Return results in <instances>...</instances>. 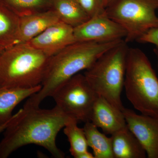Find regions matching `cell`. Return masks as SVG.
Wrapping results in <instances>:
<instances>
[{"instance_id": "obj_1", "label": "cell", "mask_w": 158, "mask_h": 158, "mask_svg": "<svg viewBox=\"0 0 158 158\" xmlns=\"http://www.w3.org/2000/svg\"><path fill=\"white\" fill-rule=\"evenodd\" d=\"M4 131L0 141V158H7L19 148L34 144L44 148L53 156L65 157L57 147L58 133L70 116L55 106L51 109L23 108Z\"/></svg>"}, {"instance_id": "obj_2", "label": "cell", "mask_w": 158, "mask_h": 158, "mask_svg": "<svg viewBox=\"0 0 158 158\" xmlns=\"http://www.w3.org/2000/svg\"><path fill=\"white\" fill-rule=\"evenodd\" d=\"M108 42H75L50 57L41 88L28 99L24 108L40 107L62 85L82 70L88 69L105 52L123 40Z\"/></svg>"}, {"instance_id": "obj_3", "label": "cell", "mask_w": 158, "mask_h": 158, "mask_svg": "<svg viewBox=\"0 0 158 158\" xmlns=\"http://www.w3.org/2000/svg\"><path fill=\"white\" fill-rule=\"evenodd\" d=\"M50 57L27 43L3 50L0 53V89L41 85Z\"/></svg>"}, {"instance_id": "obj_4", "label": "cell", "mask_w": 158, "mask_h": 158, "mask_svg": "<svg viewBox=\"0 0 158 158\" xmlns=\"http://www.w3.org/2000/svg\"><path fill=\"white\" fill-rule=\"evenodd\" d=\"M124 88L135 110L158 118V78L148 58L139 48H129Z\"/></svg>"}, {"instance_id": "obj_5", "label": "cell", "mask_w": 158, "mask_h": 158, "mask_svg": "<svg viewBox=\"0 0 158 158\" xmlns=\"http://www.w3.org/2000/svg\"><path fill=\"white\" fill-rule=\"evenodd\" d=\"M129 48L127 43L123 40L99 57L84 73L96 94L122 111L124 107L121 95Z\"/></svg>"}, {"instance_id": "obj_6", "label": "cell", "mask_w": 158, "mask_h": 158, "mask_svg": "<svg viewBox=\"0 0 158 158\" xmlns=\"http://www.w3.org/2000/svg\"><path fill=\"white\" fill-rule=\"evenodd\" d=\"M157 9L158 0H115L107 7L106 13L126 30L124 40L128 43L158 27Z\"/></svg>"}, {"instance_id": "obj_7", "label": "cell", "mask_w": 158, "mask_h": 158, "mask_svg": "<svg viewBox=\"0 0 158 158\" xmlns=\"http://www.w3.org/2000/svg\"><path fill=\"white\" fill-rule=\"evenodd\" d=\"M98 95L84 74L78 73L62 85L53 94L56 106L78 121H90L94 105Z\"/></svg>"}, {"instance_id": "obj_8", "label": "cell", "mask_w": 158, "mask_h": 158, "mask_svg": "<svg viewBox=\"0 0 158 158\" xmlns=\"http://www.w3.org/2000/svg\"><path fill=\"white\" fill-rule=\"evenodd\" d=\"M127 31L106 13L90 18L74 28L75 42H108L124 40Z\"/></svg>"}, {"instance_id": "obj_9", "label": "cell", "mask_w": 158, "mask_h": 158, "mask_svg": "<svg viewBox=\"0 0 158 158\" xmlns=\"http://www.w3.org/2000/svg\"><path fill=\"white\" fill-rule=\"evenodd\" d=\"M127 125L145 151L148 158H158V118L122 110Z\"/></svg>"}, {"instance_id": "obj_10", "label": "cell", "mask_w": 158, "mask_h": 158, "mask_svg": "<svg viewBox=\"0 0 158 158\" xmlns=\"http://www.w3.org/2000/svg\"><path fill=\"white\" fill-rule=\"evenodd\" d=\"M75 42L74 28L59 21L26 43L51 57Z\"/></svg>"}, {"instance_id": "obj_11", "label": "cell", "mask_w": 158, "mask_h": 158, "mask_svg": "<svg viewBox=\"0 0 158 158\" xmlns=\"http://www.w3.org/2000/svg\"><path fill=\"white\" fill-rule=\"evenodd\" d=\"M90 121L107 135H113L127 126L122 111L99 96L92 108Z\"/></svg>"}, {"instance_id": "obj_12", "label": "cell", "mask_w": 158, "mask_h": 158, "mask_svg": "<svg viewBox=\"0 0 158 158\" xmlns=\"http://www.w3.org/2000/svg\"><path fill=\"white\" fill-rule=\"evenodd\" d=\"M59 21V16L52 9L19 17L17 44L29 42Z\"/></svg>"}, {"instance_id": "obj_13", "label": "cell", "mask_w": 158, "mask_h": 158, "mask_svg": "<svg viewBox=\"0 0 158 158\" xmlns=\"http://www.w3.org/2000/svg\"><path fill=\"white\" fill-rule=\"evenodd\" d=\"M114 158H145L146 153L128 128L111 135Z\"/></svg>"}, {"instance_id": "obj_14", "label": "cell", "mask_w": 158, "mask_h": 158, "mask_svg": "<svg viewBox=\"0 0 158 158\" xmlns=\"http://www.w3.org/2000/svg\"><path fill=\"white\" fill-rule=\"evenodd\" d=\"M41 85L31 88H10L0 89V123L8 121L13 116L17 105L40 90Z\"/></svg>"}, {"instance_id": "obj_15", "label": "cell", "mask_w": 158, "mask_h": 158, "mask_svg": "<svg viewBox=\"0 0 158 158\" xmlns=\"http://www.w3.org/2000/svg\"><path fill=\"white\" fill-rule=\"evenodd\" d=\"M52 9L56 12L60 21L73 28L90 18L76 0H52Z\"/></svg>"}, {"instance_id": "obj_16", "label": "cell", "mask_w": 158, "mask_h": 158, "mask_svg": "<svg viewBox=\"0 0 158 158\" xmlns=\"http://www.w3.org/2000/svg\"><path fill=\"white\" fill-rule=\"evenodd\" d=\"M78 122L76 118L71 117L63 128L70 144L71 154L75 158H94L93 154L88 151L85 132L83 128L78 126Z\"/></svg>"}, {"instance_id": "obj_17", "label": "cell", "mask_w": 158, "mask_h": 158, "mask_svg": "<svg viewBox=\"0 0 158 158\" xmlns=\"http://www.w3.org/2000/svg\"><path fill=\"white\" fill-rule=\"evenodd\" d=\"M19 25V16L0 3V47L17 44Z\"/></svg>"}, {"instance_id": "obj_18", "label": "cell", "mask_w": 158, "mask_h": 158, "mask_svg": "<svg viewBox=\"0 0 158 158\" xmlns=\"http://www.w3.org/2000/svg\"><path fill=\"white\" fill-rule=\"evenodd\" d=\"M83 128L88 147L93 150L94 158H114L111 137L100 132L90 121L85 123Z\"/></svg>"}, {"instance_id": "obj_19", "label": "cell", "mask_w": 158, "mask_h": 158, "mask_svg": "<svg viewBox=\"0 0 158 158\" xmlns=\"http://www.w3.org/2000/svg\"><path fill=\"white\" fill-rule=\"evenodd\" d=\"M19 17L52 9V0H0Z\"/></svg>"}, {"instance_id": "obj_20", "label": "cell", "mask_w": 158, "mask_h": 158, "mask_svg": "<svg viewBox=\"0 0 158 158\" xmlns=\"http://www.w3.org/2000/svg\"><path fill=\"white\" fill-rule=\"evenodd\" d=\"M89 17L104 14L107 7L106 0H76Z\"/></svg>"}, {"instance_id": "obj_21", "label": "cell", "mask_w": 158, "mask_h": 158, "mask_svg": "<svg viewBox=\"0 0 158 158\" xmlns=\"http://www.w3.org/2000/svg\"><path fill=\"white\" fill-rule=\"evenodd\" d=\"M140 43H150L154 44L158 49V27L150 29L137 40Z\"/></svg>"}, {"instance_id": "obj_22", "label": "cell", "mask_w": 158, "mask_h": 158, "mask_svg": "<svg viewBox=\"0 0 158 158\" xmlns=\"http://www.w3.org/2000/svg\"><path fill=\"white\" fill-rule=\"evenodd\" d=\"M17 113L13 114V116L11 117L9 120L8 121L6 122L3 123H0V133L4 131L6 129V128L8 127V126L10 124L13 119L15 118V116L17 115Z\"/></svg>"}, {"instance_id": "obj_23", "label": "cell", "mask_w": 158, "mask_h": 158, "mask_svg": "<svg viewBox=\"0 0 158 158\" xmlns=\"http://www.w3.org/2000/svg\"><path fill=\"white\" fill-rule=\"evenodd\" d=\"M154 52L155 54H156V56L157 59V62H158V49L155 48L154 49Z\"/></svg>"}, {"instance_id": "obj_24", "label": "cell", "mask_w": 158, "mask_h": 158, "mask_svg": "<svg viewBox=\"0 0 158 158\" xmlns=\"http://www.w3.org/2000/svg\"><path fill=\"white\" fill-rule=\"evenodd\" d=\"M115 1V0H106L107 5V7L108 6H110V5H111V4H112V3L113 2H114Z\"/></svg>"}, {"instance_id": "obj_25", "label": "cell", "mask_w": 158, "mask_h": 158, "mask_svg": "<svg viewBox=\"0 0 158 158\" xmlns=\"http://www.w3.org/2000/svg\"><path fill=\"white\" fill-rule=\"evenodd\" d=\"M5 48H4L3 47H0V53L1 52H2L3 50L5 49Z\"/></svg>"}]
</instances>
